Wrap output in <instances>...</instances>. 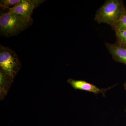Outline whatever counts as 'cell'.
Returning <instances> with one entry per match:
<instances>
[{"instance_id": "ba28073f", "label": "cell", "mask_w": 126, "mask_h": 126, "mask_svg": "<svg viewBox=\"0 0 126 126\" xmlns=\"http://www.w3.org/2000/svg\"><path fill=\"white\" fill-rule=\"evenodd\" d=\"M117 42L126 46V30L116 31Z\"/></svg>"}, {"instance_id": "7a4b0ae2", "label": "cell", "mask_w": 126, "mask_h": 126, "mask_svg": "<svg viewBox=\"0 0 126 126\" xmlns=\"http://www.w3.org/2000/svg\"><path fill=\"white\" fill-rule=\"evenodd\" d=\"M126 8L121 0H108L97 11L94 20L112 28Z\"/></svg>"}, {"instance_id": "3957f363", "label": "cell", "mask_w": 126, "mask_h": 126, "mask_svg": "<svg viewBox=\"0 0 126 126\" xmlns=\"http://www.w3.org/2000/svg\"><path fill=\"white\" fill-rule=\"evenodd\" d=\"M0 70L13 79L21 67L16 53L9 47L1 45H0Z\"/></svg>"}, {"instance_id": "5b68a950", "label": "cell", "mask_w": 126, "mask_h": 126, "mask_svg": "<svg viewBox=\"0 0 126 126\" xmlns=\"http://www.w3.org/2000/svg\"><path fill=\"white\" fill-rule=\"evenodd\" d=\"M106 47L113 60L126 65V46L116 43H106Z\"/></svg>"}, {"instance_id": "7c38bea8", "label": "cell", "mask_w": 126, "mask_h": 126, "mask_svg": "<svg viewBox=\"0 0 126 126\" xmlns=\"http://www.w3.org/2000/svg\"><path fill=\"white\" fill-rule=\"evenodd\" d=\"M125 112H126V109H125Z\"/></svg>"}, {"instance_id": "52a82bcc", "label": "cell", "mask_w": 126, "mask_h": 126, "mask_svg": "<svg viewBox=\"0 0 126 126\" xmlns=\"http://www.w3.org/2000/svg\"><path fill=\"white\" fill-rule=\"evenodd\" d=\"M115 32L126 30V9L122 13L119 18L112 27Z\"/></svg>"}, {"instance_id": "8fae6325", "label": "cell", "mask_w": 126, "mask_h": 126, "mask_svg": "<svg viewBox=\"0 0 126 126\" xmlns=\"http://www.w3.org/2000/svg\"><path fill=\"white\" fill-rule=\"evenodd\" d=\"M124 88L125 90H126V82L124 84Z\"/></svg>"}, {"instance_id": "277c9868", "label": "cell", "mask_w": 126, "mask_h": 126, "mask_svg": "<svg viewBox=\"0 0 126 126\" xmlns=\"http://www.w3.org/2000/svg\"><path fill=\"white\" fill-rule=\"evenodd\" d=\"M68 82L75 90H80L93 93L97 94H102L106 96V93L115 86H113L106 88H100L94 84L83 80H75L72 79H68Z\"/></svg>"}, {"instance_id": "6da1fadb", "label": "cell", "mask_w": 126, "mask_h": 126, "mask_svg": "<svg viewBox=\"0 0 126 126\" xmlns=\"http://www.w3.org/2000/svg\"><path fill=\"white\" fill-rule=\"evenodd\" d=\"M33 23L32 18L8 12H1L0 34L7 38L16 36L31 26Z\"/></svg>"}, {"instance_id": "8992f818", "label": "cell", "mask_w": 126, "mask_h": 126, "mask_svg": "<svg viewBox=\"0 0 126 126\" xmlns=\"http://www.w3.org/2000/svg\"><path fill=\"white\" fill-rule=\"evenodd\" d=\"M35 7L31 0H21L20 1L9 9V13L20 15L32 18L31 15Z\"/></svg>"}, {"instance_id": "9c48e42d", "label": "cell", "mask_w": 126, "mask_h": 126, "mask_svg": "<svg viewBox=\"0 0 126 126\" xmlns=\"http://www.w3.org/2000/svg\"><path fill=\"white\" fill-rule=\"evenodd\" d=\"M21 0H1L0 1V5L2 7H8L15 5Z\"/></svg>"}, {"instance_id": "30bf717a", "label": "cell", "mask_w": 126, "mask_h": 126, "mask_svg": "<svg viewBox=\"0 0 126 126\" xmlns=\"http://www.w3.org/2000/svg\"><path fill=\"white\" fill-rule=\"evenodd\" d=\"M31 1L35 8V7H38L40 5L42 4L45 1L40 0H32Z\"/></svg>"}]
</instances>
